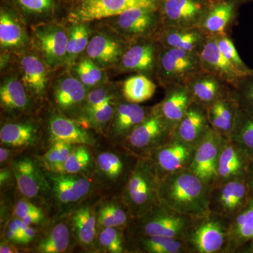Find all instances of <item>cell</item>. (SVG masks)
Here are the masks:
<instances>
[{"mask_svg":"<svg viewBox=\"0 0 253 253\" xmlns=\"http://www.w3.org/2000/svg\"><path fill=\"white\" fill-rule=\"evenodd\" d=\"M210 186L189 168L165 176L159 186L160 203L191 217L209 211Z\"/></svg>","mask_w":253,"mask_h":253,"instance_id":"obj_1","label":"cell"},{"mask_svg":"<svg viewBox=\"0 0 253 253\" xmlns=\"http://www.w3.org/2000/svg\"><path fill=\"white\" fill-rule=\"evenodd\" d=\"M160 179L149 158H139L123 190L122 201L133 218L140 217L158 204Z\"/></svg>","mask_w":253,"mask_h":253,"instance_id":"obj_2","label":"cell"},{"mask_svg":"<svg viewBox=\"0 0 253 253\" xmlns=\"http://www.w3.org/2000/svg\"><path fill=\"white\" fill-rule=\"evenodd\" d=\"M230 221L209 212L193 217L184 240L188 253H226Z\"/></svg>","mask_w":253,"mask_h":253,"instance_id":"obj_3","label":"cell"},{"mask_svg":"<svg viewBox=\"0 0 253 253\" xmlns=\"http://www.w3.org/2000/svg\"><path fill=\"white\" fill-rule=\"evenodd\" d=\"M174 127L165 119L158 104L124 141L125 146L136 158H149L155 149L174 136Z\"/></svg>","mask_w":253,"mask_h":253,"instance_id":"obj_4","label":"cell"},{"mask_svg":"<svg viewBox=\"0 0 253 253\" xmlns=\"http://www.w3.org/2000/svg\"><path fill=\"white\" fill-rule=\"evenodd\" d=\"M203 71L199 54L173 48H161L156 76L163 87L186 84Z\"/></svg>","mask_w":253,"mask_h":253,"instance_id":"obj_5","label":"cell"},{"mask_svg":"<svg viewBox=\"0 0 253 253\" xmlns=\"http://www.w3.org/2000/svg\"><path fill=\"white\" fill-rule=\"evenodd\" d=\"M192 218L159 202L143 215L134 218L136 234L184 239Z\"/></svg>","mask_w":253,"mask_h":253,"instance_id":"obj_6","label":"cell"},{"mask_svg":"<svg viewBox=\"0 0 253 253\" xmlns=\"http://www.w3.org/2000/svg\"><path fill=\"white\" fill-rule=\"evenodd\" d=\"M250 199L246 177L215 183L210 187L209 211L231 221Z\"/></svg>","mask_w":253,"mask_h":253,"instance_id":"obj_7","label":"cell"},{"mask_svg":"<svg viewBox=\"0 0 253 253\" xmlns=\"http://www.w3.org/2000/svg\"><path fill=\"white\" fill-rule=\"evenodd\" d=\"M161 6V0H81L70 14V20L75 23H86L115 17L135 8L159 10Z\"/></svg>","mask_w":253,"mask_h":253,"instance_id":"obj_8","label":"cell"},{"mask_svg":"<svg viewBox=\"0 0 253 253\" xmlns=\"http://www.w3.org/2000/svg\"><path fill=\"white\" fill-rule=\"evenodd\" d=\"M114 18L113 27L121 36L131 41L156 38L163 28L159 10L135 8Z\"/></svg>","mask_w":253,"mask_h":253,"instance_id":"obj_9","label":"cell"},{"mask_svg":"<svg viewBox=\"0 0 253 253\" xmlns=\"http://www.w3.org/2000/svg\"><path fill=\"white\" fill-rule=\"evenodd\" d=\"M226 139L211 127L195 147L189 169L210 187L217 179L218 160Z\"/></svg>","mask_w":253,"mask_h":253,"instance_id":"obj_10","label":"cell"},{"mask_svg":"<svg viewBox=\"0 0 253 253\" xmlns=\"http://www.w3.org/2000/svg\"><path fill=\"white\" fill-rule=\"evenodd\" d=\"M163 27L200 28L211 6L202 0H163Z\"/></svg>","mask_w":253,"mask_h":253,"instance_id":"obj_11","label":"cell"},{"mask_svg":"<svg viewBox=\"0 0 253 253\" xmlns=\"http://www.w3.org/2000/svg\"><path fill=\"white\" fill-rule=\"evenodd\" d=\"M195 147L173 136L146 158L152 163L161 179L169 174L189 168Z\"/></svg>","mask_w":253,"mask_h":253,"instance_id":"obj_12","label":"cell"},{"mask_svg":"<svg viewBox=\"0 0 253 253\" xmlns=\"http://www.w3.org/2000/svg\"><path fill=\"white\" fill-rule=\"evenodd\" d=\"M162 46L155 38L138 40L128 46L119 62L123 72L137 73L149 76L156 74Z\"/></svg>","mask_w":253,"mask_h":253,"instance_id":"obj_13","label":"cell"},{"mask_svg":"<svg viewBox=\"0 0 253 253\" xmlns=\"http://www.w3.org/2000/svg\"><path fill=\"white\" fill-rule=\"evenodd\" d=\"M199 56L203 71L217 76L231 88L249 76L238 70L226 59L218 46L215 37L208 36Z\"/></svg>","mask_w":253,"mask_h":253,"instance_id":"obj_14","label":"cell"},{"mask_svg":"<svg viewBox=\"0 0 253 253\" xmlns=\"http://www.w3.org/2000/svg\"><path fill=\"white\" fill-rule=\"evenodd\" d=\"M34 35L46 63L51 67L66 63L68 35L56 24H45L34 29Z\"/></svg>","mask_w":253,"mask_h":253,"instance_id":"obj_15","label":"cell"},{"mask_svg":"<svg viewBox=\"0 0 253 253\" xmlns=\"http://www.w3.org/2000/svg\"><path fill=\"white\" fill-rule=\"evenodd\" d=\"M193 102L207 109L209 106L231 94L232 88L211 73L202 71L186 84Z\"/></svg>","mask_w":253,"mask_h":253,"instance_id":"obj_16","label":"cell"},{"mask_svg":"<svg viewBox=\"0 0 253 253\" xmlns=\"http://www.w3.org/2000/svg\"><path fill=\"white\" fill-rule=\"evenodd\" d=\"M226 253H253V198L230 221Z\"/></svg>","mask_w":253,"mask_h":253,"instance_id":"obj_17","label":"cell"},{"mask_svg":"<svg viewBox=\"0 0 253 253\" xmlns=\"http://www.w3.org/2000/svg\"><path fill=\"white\" fill-rule=\"evenodd\" d=\"M251 161V158L230 138L226 139L218 160L215 183L246 177Z\"/></svg>","mask_w":253,"mask_h":253,"instance_id":"obj_18","label":"cell"},{"mask_svg":"<svg viewBox=\"0 0 253 253\" xmlns=\"http://www.w3.org/2000/svg\"><path fill=\"white\" fill-rule=\"evenodd\" d=\"M126 41L107 35H96L89 42L86 55L99 67H110L119 63L129 46Z\"/></svg>","mask_w":253,"mask_h":253,"instance_id":"obj_19","label":"cell"},{"mask_svg":"<svg viewBox=\"0 0 253 253\" xmlns=\"http://www.w3.org/2000/svg\"><path fill=\"white\" fill-rule=\"evenodd\" d=\"M211 128L207 110L193 102L174 128V136L186 144L196 146Z\"/></svg>","mask_w":253,"mask_h":253,"instance_id":"obj_20","label":"cell"},{"mask_svg":"<svg viewBox=\"0 0 253 253\" xmlns=\"http://www.w3.org/2000/svg\"><path fill=\"white\" fill-rule=\"evenodd\" d=\"M208 36L200 28L163 27L155 39L163 47L184 50L199 54Z\"/></svg>","mask_w":253,"mask_h":253,"instance_id":"obj_21","label":"cell"},{"mask_svg":"<svg viewBox=\"0 0 253 253\" xmlns=\"http://www.w3.org/2000/svg\"><path fill=\"white\" fill-rule=\"evenodd\" d=\"M48 177L55 197L61 204L78 202L85 197L91 189L89 179L77 174L56 172L48 174Z\"/></svg>","mask_w":253,"mask_h":253,"instance_id":"obj_22","label":"cell"},{"mask_svg":"<svg viewBox=\"0 0 253 253\" xmlns=\"http://www.w3.org/2000/svg\"><path fill=\"white\" fill-rule=\"evenodd\" d=\"M239 109L231 91L230 96L216 101L206 109L210 126L218 134L229 139L235 128Z\"/></svg>","mask_w":253,"mask_h":253,"instance_id":"obj_23","label":"cell"},{"mask_svg":"<svg viewBox=\"0 0 253 253\" xmlns=\"http://www.w3.org/2000/svg\"><path fill=\"white\" fill-rule=\"evenodd\" d=\"M236 7V0H222L212 4L200 29L208 36H229L228 31L235 19Z\"/></svg>","mask_w":253,"mask_h":253,"instance_id":"obj_24","label":"cell"},{"mask_svg":"<svg viewBox=\"0 0 253 253\" xmlns=\"http://www.w3.org/2000/svg\"><path fill=\"white\" fill-rule=\"evenodd\" d=\"M151 109L126 101L118 105L111 121L113 136L123 141L126 140L133 129L147 117Z\"/></svg>","mask_w":253,"mask_h":253,"instance_id":"obj_25","label":"cell"},{"mask_svg":"<svg viewBox=\"0 0 253 253\" xmlns=\"http://www.w3.org/2000/svg\"><path fill=\"white\" fill-rule=\"evenodd\" d=\"M164 99L158 104L165 119L174 128L182 119L193 103L189 88L186 84L166 88Z\"/></svg>","mask_w":253,"mask_h":253,"instance_id":"obj_26","label":"cell"},{"mask_svg":"<svg viewBox=\"0 0 253 253\" xmlns=\"http://www.w3.org/2000/svg\"><path fill=\"white\" fill-rule=\"evenodd\" d=\"M13 172L18 189L28 199L38 197L44 185V179L36 165L27 158L14 164Z\"/></svg>","mask_w":253,"mask_h":253,"instance_id":"obj_27","label":"cell"},{"mask_svg":"<svg viewBox=\"0 0 253 253\" xmlns=\"http://www.w3.org/2000/svg\"><path fill=\"white\" fill-rule=\"evenodd\" d=\"M49 132L52 142H64L72 145H87L92 138L81 126L63 116H55L50 119Z\"/></svg>","mask_w":253,"mask_h":253,"instance_id":"obj_28","label":"cell"},{"mask_svg":"<svg viewBox=\"0 0 253 253\" xmlns=\"http://www.w3.org/2000/svg\"><path fill=\"white\" fill-rule=\"evenodd\" d=\"M86 86L78 78L66 76L58 81L54 89L56 104L63 111L78 107L86 99Z\"/></svg>","mask_w":253,"mask_h":253,"instance_id":"obj_29","label":"cell"},{"mask_svg":"<svg viewBox=\"0 0 253 253\" xmlns=\"http://www.w3.org/2000/svg\"><path fill=\"white\" fill-rule=\"evenodd\" d=\"M23 83L28 90L36 96H42L45 92L46 71L45 66L35 55H26L21 61Z\"/></svg>","mask_w":253,"mask_h":253,"instance_id":"obj_30","label":"cell"},{"mask_svg":"<svg viewBox=\"0 0 253 253\" xmlns=\"http://www.w3.org/2000/svg\"><path fill=\"white\" fill-rule=\"evenodd\" d=\"M37 133L36 126L32 123H7L1 126L0 140L10 147H27L36 142Z\"/></svg>","mask_w":253,"mask_h":253,"instance_id":"obj_31","label":"cell"},{"mask_svg":"<svg viewBox=\"0 0 253 253\" xmlns=\"http://www.w3.org/2000/svg\"><path fill=\"white\" fill-rule=\"evenodd\" d=\"M136 249L148 253H188L184 239L136 234Z\"/></svg>","mask_w":253,"mask_h":253,"instance_id":"obj_32","label":"cell"},{"mask_svg":"<svg viewBox=\"0 0 253 253\" xmlns=\"http://www.w3.org/2000/svg\"><path fill=\"white\" fill-rule=\"evenodd\" d=\"M96 218L90 208H79L72 217L73 233L78 242L89 247L94 244L96 237Z\"/></svg>","mask_w":253,"mask_h":253,"instance_id":"obj_33","label":"cell"},{"mask_svg":"<svg viewBox=\"0 0 253 253\" xmlns=\"http://www.w3.org/2000/svg\"><path fill=\"white\" fill-rule=\"evenodd\" d=\"M157 86L144 75H136L123 83V94L126 101L140 104L152 98Z\"/></svg>","mask_w":253,"mask_h":253,"instance_id":"obj_34","label":"cell"},{"mask_svg":"<svg viewBox=\"0 0 253 253\" xmlns=\"http://www.w3.org/2000/svg\"><path fill=\"white\" fill-rule=\"evenodd\" d=\"M0 101L8 111H21L27 108L28 98L23 82L14 78L6 79L0 88Z\"/></svg>","mask_w":253,"mask_h":253,"instance_id":"obj_35","label":"cell"},{"mask_svg":"<svg viewBox=\"0 0 253 253\" xmlns=\"http://www.w3.org/2000/svg\"><path fill=\"white\" fill-rule=\"evenodd\" d=\"M133 218L126 205L122 203H106L100 207L97 213V222L102 228L125 227Z\"/></svg>","mask_w":253,"mask_h":253,"instance_id":"obj_36","label":"cell"},{"mask_svg":"<svg viewBox=\"0 0 253 253\" xmlns=\"http://www.w3.org/2000/svg\"><path fill=\"white\" fill-rule=\"evenodd\" d=\"M26 41L23 28L9 13L1 11L0 14V44L2 48L21 47Z\"/></svg>","mask_w":253,"mask_h":253,"instance_id":"obj_37","label":"cell"},{"mask_svg":"<svg viewBox=\"0 0 253 253\" xmlns=\"http://www.w3.org/2000/svg\"><path fill=\"white\" fill-rule=\"evenodd\" d=\"M230 139L251 159H253V115L239 109L235 128Z\"/></svg>","mask_w":253,"mask_h":253,"instance_id":"obj_38","label":"cell"},{"mask_svg":"<svg viewBox=\"0 0 253 253\" xmlns=\"http://www.w3.org/2000/svg\"><path fill=\"white\" fill-rule=\"evenodd\" d=\"M70 232L66 224H58L40 241L37 251L42 253L65 252L69 246Z\"/></svg>","mask_w":253,"mask_h":253,"instance_id":"obj_39","label":"cell"},{"mask_svg":"<svg viewBox=\"0 0 253 253\" xmlns=\"http://www.w3.org/2000/svg\"><path fill=\"white\" fill-rule=\"evenodd\" d=\"M89 29L85 23H76L68 36L66 63L72 64L89 44Z\"/></svg>","mask_w":253,"mask_h":253,"instance_id":"obj_40","label":"cell"},{"mask_svg":"<svg viewBox=\"0 0 253 253\" xmlns=\"http://www.w3.org/2000/svg\"><path fill=\"white\" fill-rule=\"evenodd\" d=\"M100 170L111 180L117 181L125 172L124 161L121 156L112 152H104L97 158Z\"/></svg>","mask_w":253,"mask_h":253,"instance_id":"obj_41","label":"cell"},{"mask_svg":"<svg viewBox=\"0 0 253 253\" xmlns=\"http://www.w3.org/2000/svg\"><path fill=\"white\" fill-rule=\"evenodd\" d=\"M232 96L240 109L253 115V71L232 88Z\"/></svg>","mask_w":253,"mask_h":253,"instance_id":"obj_42","label":"cell"},{"mask_svg":"<svg viewBox=\"0 0 253 253\" xmlns=\"http://www.w3.org/2000/svg\"><path fill=\"white\" fill-rule=\"evenodd\" d=\"M78 79L86 86H94L100 84L104 78L102 68L93 62L89 58L83 60L76 67Z\"/></svg>","mask_w":253,"mask_h":253,"instance_id":"obj_43","label":"cell"},{"mask_svg":"<svg viewBox=\"0 0 253 253\" xmlns=\"http://www.w3.org/2000/svg\"><path fill=\"white\" fill-rule=\"evenodd\" d=\"M90 161V154L84 145H78L63 165L61 173L78 174L89 166Z\"/></svg>","mask_w":253,"mask_h":253,"instance_id":"obj_44","label":"cell"},{"mask_svg":"<svg viewBox=\"0 0 253 253\" xmlns=\"http://www.w3.org/2000/svg\"><path fill=\"white\" fill-rule=\"evenodd\" d=\"M101 247L111 253H123L126 251L124 236L119 228H103L99 234Z\"/></svg>","mask_w":253,"mask_h":253,"instance_id":"obj_45","label":"cell"},{"mask_svg":"<svg viewBox=\"0 0 253 253\" xmlns=\"http://www.w3.org/2000/svg\"><path fill=\"white\" fill-rule=\"evenodd\" d=\"M215 38L222 54L238 70L248 75L253 72V70L248 67L240 57L236 46L229 36H218Z\"/></svg>","mask_w":253,"mask_h":253,"instance_id":"obj_46","label":"cell"},{"mask_svg":"<svg viewBox=\"0 0 253 253\" xmlns=\"http://www.w3.org/2000/svg\"><path fill=\"white\" fill-rule=\"evenodd\" d=\"M115 110L112 105V101H109L97 109L85 113L88 121L93 126H104L112 121Z\"/></svg>","mask_w":253,"mask_h":253,"instance_id":"obj_47","label":"cell"},{"mask_svg":"<svg viewBox=\"0 0 253 253\" xmlns=\"http://www.w3.org/2000/svg\"><path fill=\"white\" fill-rule=\"evenodd\" d=\"M113 96L102 88H97L90 91L86 97L85 113L92 111L112 101Z\"/></svg>","mask_w":253,"mask_h":253,"instance_id":"obj_48","label":"cell"},{"mask_svg":"<svg viewBox=\"0 0 253 253\" xmlns=\"http://www.w3.org/2000/svg\"><path fill=\"white\" fill-rule=\"evenodd\" d=\"M17 1L25 11L31 14H44L52 7V0H17Z\"/></svg>","mask_w":253,"mask_h":253,"instance_id":"obj_49","label":"cell"},{"mask_svg":"<svg viewBox=\"0 0 253 253\" xmlns=\"http://www.w3.org/2000/svg\"><path fill=\"white\" fill-rule=\"evenodd\" d=\"M61 142H55L51 148L43 156V161L50 170L56 172L59 167L61 158Z\"/></svg>","mask_w":253,"mask_h":253,"instance_id":"obj_50","label":"cell"},{"mask_svg":"<svg viewBox=\"0 0 253 253\" xmlns=\"http://www.w3.org/2000/svg\"><path fill=\"white\" fill-rule=\"evenodd\" d=\"M41 208L37 207L34 204H31L26 200L18 201L14 209L15 215L20 219L29 215V214L41 212Z\"/></svg>","mask_w":253,"mask_h":253,"instance_id":"obj_51","label":"cell"},{"mask_svg":"<svg viewBox=\"0 0 253 253\" xmlns=\"http://www.w3.org/2000/svg\"><path fill=\"white\" fill-rule=\"evenodd\" d=\"M44 217V214H43L42 211L41 212L33 213V214H29V215L26 216V217L22 218L21 220L27 225L31 226L33 224H39L43 220Z\"/></svg>","mask_w":253,"mask_h":253,"instance_id":"obj_52","label":"cell"},{"mask_svg":"<svg viewBox=\"0 0 253 253\" xmlns=\"http://www.w3.org/2000/svg\"><path fill=\"white\" fill-rule=\"evenodd\" d=\"M25 224V223H24ZM36 234V231L31 226L27 225L25 224L24 226V233H23V236L21 244H28L31 242L32 240L34 239L35 236Z\"/></svg>","mask_w":253,"mask_h":253,"instance_id":"obj_53","label":"cell"},{"mask_svg":"<svg viewBox=\"0 0 253 253\" xmlns=\"http://www.w3.org/2000/svg\"><path fill=\"white\" fill-rule=\"evenodd\" d=\"M246 179L248 186H249L251 197L253 198V159H251V162L249 163Z\"/></svg>","mask_w":253,"mask_h":253,"instance_id":"obj_54","label":"cell"},{"mask_svg":"<svg viewBox=\"0 0 253 253\" xmlns=\"http://www.w3.org/2000/svg\"><path fill=\"white\" fill-rule=\"evenodd\" d=\"M11 155L9 150L5 149V148L1 147L0 149V162L1 164L7 161Z\"/></svg>","mask_w":253,"mask_h":253,"instance_id":"obj_55","label":"cell"},{"mask_svg":"<svg viewBox=\"0 0 253 253\" xmlns=\"http://www.w3.org/2000/svg\"><path fill=\"white\" fill-rule=\"evenodd\" d=\"M10 179V172L9 170L6 169H1V172H0V183H1V186L4 185L6 184L9 179Z\"/></svg>","mask_w":253,"mask_h":253,"instance_id":"obj_56","label":"cell"},{"mask_svg":"<svg viewBox=\"0 0 253 253\" xmlns=\"http://www.w3.org/2000/svg\"><path fill=\"white\" fill-rule=\"evenodd\" d=\"M16 252L14 248L11 247L9 244H1L0 246V253H12Z\"/></svg>","mask_w":253,"mask_h":253,"instance_id":"obj_57","label":"cell"}]
</instances>
